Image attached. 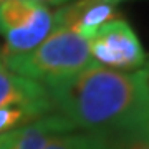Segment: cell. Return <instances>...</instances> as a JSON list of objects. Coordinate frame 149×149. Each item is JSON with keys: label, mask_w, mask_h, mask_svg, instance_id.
Listing matches in <instances>:
<instances>
[{"label": "cell", "mask_w": 149, "mask_h": 149, "mask_svg": "<svg viewBox=\"0 0 149 149\" xmlns=\"http://www.w3.org/2000/svg\"><path fill=\"white\" fill-rule=\"evenodd\" d=\"M47 91L53 111L76 129L91 134L133 129L149 109V66L116 71L91 63Z\"/></svg>", "instance_id": "6da1fadb"}, {"label": "cell", "mask_w": 149, "mask_h": 149, "mask_svg": "<svg viewBox=\"0 0 149 149\" xmlns=\"http://www.w3.org/2000/svg\"><path fill=\"white\" fill-rule=\"evenodd\" d=\"M2 60L10 71L45 88L80 73L93 63L88 40L63 27H56L32 52Z\"/></svg>", "instance_id": "7a4b0ae2"}, {"label": "cell", "mask_w": 149, "mask_h": 149, "mask_svg": "<svg viewBox=\"0 0 149 149\" xmlns=\"http://www.w3.org/2000/svg\"><path fill=\"white\" fill-rule=\"evenodd\" d=\"M93 63L116 71H138L149 66V56L138 33L124 18L104 23L88 40Z\"/></svg>", "instance_id": "3957f363"}, {"label": "cell", "mask_w": 149, "mask_h": 149, "mask_svg": "<svg viewBox=\"0 0 149 149\" xmlns=\"http://www.w3.org/2000/svg\"><path fill=\"white\" fill-rule=\"evenodd\" d=\"M114 18L119 13L113 0H71L55 12L56 27L73 30L86 40Z\"/></svg>", "instance_id": "277c9868"}, {"label": "cell", "mask_w": 149, "mask_h": 149, "mask_svg": "<svg viewBox=\"0 0 149 149\" xmlns=\"http://www.w3.org/2000/svg\"><path fill=\"white\" fill-rule=\"evenodd\" d=\"M55 28H56L55 12H52L47 5H42L30 23H27L25 27L18 28V30H13V32H8L3 35L5 47L0 52L2 58L25 55L28 52H32Z\"/></svg>", "instance_id": "5b68a950"}, {"label": "cell", "mask_w": 149, "mask_h": 149, "mask_svg": "<svg viewBox=\"0 0 149 149\" xmlns=\"http://www.w3.org/2000/svg\"><path fill=\"white\" fill-rule=\"evenodd\" d=\"M10 103H32L53 111L47 88L10 71L0 55V108Z\"/></svg>", "instance_id": "8992f818"}, {"label": "cell", "mask_w": 149, "mask_h": 149, "mask_svg": "<svg viewBox=\"0 0 149 149\" xmlns=\"http://www.w3.org/2000/svg\"><path fill=\"white\" fill-rule=\"evenodd\" d=\"M48 113L53 111L40 104H32V103H10V104L2 106L0 108V138L45 116Z\"/></svg>", "instance_id": "52a82bcc"}, {"label": "cell", "mask_w": 149, "mask_h": 149, "mask_svg": "<svg viewBox=\"0 0 149 149\" xmlns=\"http://www.w3.org/2000/svg\"><path fill=\"white\" fill-rule=\"evenodd\" d=\"M43 3L33 0H5L0 3V33L18 30L33 20Z\"/></svg>", "instance_id": "ba28073f"}, {"label": "cell", "mask_w": 149, "mask_h": 149, "mask_svg": "<svg viewBox=\"0 0 149 149\" xmlns=\"http://www.w3.org/2000/svg\"><path fill=\"white\" fill-rule=\"evenodd\" d=\"M91 139L93 149H149V139L133 129L91 134Z\"/></svg>", "instance_id": "9c48e42d"}, {"label": "cell", "mask_w": 149, "mask_h": 149, "mask_svg": "<svg viewBox=\"0 0 149 149\" xmlns=\"http://www.w3.org/2000/svg\"><path fill=\"white\" fill-rule=\"evenodd\" d=\"M43 149H93V139L90 133L78 134L71 131V133L56 134L48 141Z\"/></svg>", "instance_id": "30bf717a"}, {"label": "cell", "mask_w": 149, "mask_h": 149, "mask_svg": "<svg viewBox=\"0 0 149 149\" xmlns=\"http://www.w3.org/2000/svg\"><path fill=\"white\" fill-rule=\"evenodd\" d=\"M133 131H136V133H139L141 136H144V138L149 139V109L146 111V114L139 119L138 124L133 128Z\"/></svg>", "instance_id": "8fae6325"}, {"label": "cell", "mask_w": 149, "mask_h": 149, "mask_svg": "<svg viewBox=\"0 0 149 149\" xmlns=\"http://www.w3.org/2000/svg\"><path fill=\"white\" fill-rule=\"evenodd\" d=\"M33 2H38V3H43V5H61V3H68L71 0H33Z\"/></svg>", "instance_id": "7c38bea8"}, {"label": "cell", "mask_w": 149, "mask_h": 149, "mask_svg": "<svg viewBox=\"0 0 149 149\" xmlns=\"http://www.w3.org/2000/svg\"><path fill=\"white\" fill-rule=\"evenodd\" d=\"M113 2H114V3H119V2H121V0H113Z\"/></svg>", "instance_id": "4fadbf2b"}, {"label": "cell", "mask_w": 149, "mask_h": 149, "mask_svg": "<svg viewBox=\"0 0 149 149\" xmlns=\"http://www.w3.org/2000/svg\"><path fill=\"white\" fill-rule=\"evenodd\" d=\"M2 2H5V0H0V3H2Z\"/></svg>", "instance_id": "5bb4252c"}]
</instances>
